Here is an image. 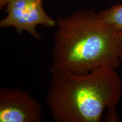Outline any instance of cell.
Returning a JSON list of instances; mask_svg holds the SVG:
<instances>
[{
    "instance_id": "cell-7",
    "label": "cell",
    "mask_w": 122,
    "mask_h": 122,
    "mask_svg": "<svg viewBox=\"0 0 122 122\" xmlns=\"http://www.w3.org/2000/svg\"><path fill=\"white\" fill-rule=\"evenodd\" d=\"M121 80H122V76H121Z\"/></svg>"
},
{
    "instance_id": "cell-3",
    "label": "cell",
    "mask_w": 122,
    "mask_h": 122,
    "mask_svg": "<svg viewBox=\"0 0 122 122\" xmlns=\"http://www.w3.org/2000/svg\"><path fill=\"white\" fill-rule=\"evenodd\" d=\"M5 7L6 16L0 20L1 28L13 27L18 33L26 31L40 40L37 25L53 28L57 25L56 20L46 13L41 0H10Z\"/></svg>"
},
{
    "instance_id": "cell-4",
    "label": "cell",
    "mask_w": 122,
    "mask_h": 122,
    "mask_svg": "<svg viewBox=\"0 0 122 122\" xmlns=\"http://www.w3.org/2000/svg\"><path fill=\"white\" fill-rule=\"evenodd\" d=\"M41 105L29 93L22 90L0 89V122L42 121Z\"/></svg>"
},
{
    "instance_id": "cell-1",
    "label": "cell",
    "mask_w": 122,
    "mask_h": 122,
    "mask_svg": "<svg viewBox=\"0 0 122 122\" xmlns=\"http://www.w3.org/2000/svg\"><path fill=\"white\" fill-rule=\"evenodd\" d=\"M54 35L51 74H86L102 67L117 69L122 63V33L92 10L59 17Z\"/></svg>"
},
{
    "instance_id": "cell-5",
    "label": "cell",
    "mask_w": 122,
    "mask_h": 122,
    "mask_svg": "<svg viewBox=\"0 0 122 122\" xmlns=\"http://www.w3.org/2000/svg\"><path fill=\"white\" fill-rule=\"evenodd\" d=\"M100 18L122 33V4H117L98 13Z\"/></svg>"
},
{
    "instance_id": "cell-6",
    "label": "cell",
    "mask_w": 122,
    "mask_h": 122,
    "mask_svg": "<svg viewBox=\"0 0 122 122\" xmlns=\"http://www.w3.org/2000/svg\"><path fill=\"white\" fill-rule=\"evenodd\" d=\"M10 0H0V8L2 9L6 6Z\"/></svg>"
},
{
    "instance_id": "cell-2",
    "label": "cell",
    "mask_w": 122,
    "mask_h": 122,
    "mask_svg": "<svg viewBox=\"0 0 122 122\" xmlns=\"http://www.w3.org/2000/svg\"><path fill=\"white\" fill-rule=\"evenodd\" d=\"M122 87L121 77L109 67L83 74L52 73L45 103L56 122H99L106 109L108 120L117 122Z\"/></svg>"
}]
</instances>
